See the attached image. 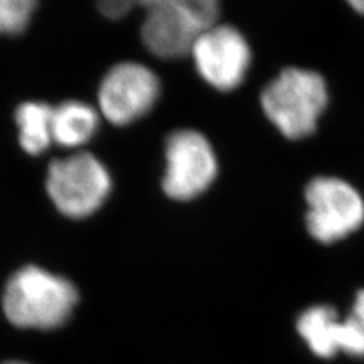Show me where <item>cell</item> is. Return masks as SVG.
I'll return each mask as SVG.
<instances>
[{
    "label": "cell",
    "instance_id": "obj_6",
    "mask_svg": "<svg viewBox=\"0 0 364 364\" xmlns=\"http://www.w3.org/2000/svg\"><path fill=\"white\" fill-rule=\"evenodd\" d=\"M219 163L211 143L193 129L168 135L163 190L170 199L191 200L207 191L218 178Z\"/></svg>",
    "mask_w": 364,
    "mask_h": 364
},
{
    "label": "cell",
    "instance_id": "obj_12",
    "mask_svg": "<svg viewBox=\"0 0 364 364\" xmlns=\"http://www.w3.org/2000/svg\"><path fill=\"white\" fill-rule=\"evenodd\" d=\"M37 4L32 0H0V33H17L28 26Z\"/></svg>",
    "mask_w": 364,
    "mask_h": 364
},
{
    "label": "cell",
    "instance_id": "obj_1",
    "mask_svg": "<svg viewBox=\"0 0 364 364\" xmlns=\"http://www.w3.org/2000/svg\"><path fill=\"white\" fill-rule=\"evenodd\" d=\"M328 100L323 76L298 67L284 68L259 97L264 116L289 140H302L317 129Z\"/></svg>",
    "mask_w": 364,
    "mask_h": 364
},
{
    "label": "cell",
    "instance_id": "obj_11",
    "mask_svg": "<svg viewBox=\"0 0 364 364\" xmlns=\"http://www.w3.org/2000/svg\"><path fill=\"white\" fill-rule=\"evenodd\" d=\"M53 108L40 102H26L18 107L16 122L20 129V144L31 155H38L49 147L52 139Z\"/></svg>",
    "mask_w": 364,
    "mask_h": 364
},
{
    "label": "cell",
    "instance_id": "obj_5",
    "mask_svg": "<svg viewBox=\"0 0 364 364\" xmlns=\"http://www.w3.org/2000/svg\"><path fill=\"white\" fill-rule=\"evenodd\" d=\"M46 186L56 208L67 218L82 219L105 202L111 191V178L96 156L77 154L53 161Z\"/></svg>",
    "mask_w": 364,
    "mask_h": 364
},
{
    "label": "cell",
    "instance_id": "obj_9",
    "mask_svg": "<svg viewBox=\"0 0 364 364\" xmlns=\"http://www.w3.org/2000/svg\"><path fill=\"white\" fill-rule=\"evenodd\" d=\"M156 75L143 64L122 63L108 72L99 90L104 116L114 124H127L151 111L159 97Z\"/></svg>",
    "mask_w": 364,
    "mask_h": 364
},
{
    "label": "cell",
    "instance_id": "obj_8",
    "mask_svg": "<svg viewBox=\"0 0 364 364\" xmlns=\"http://www.w3.org/2000/svg\"><path fill=\"white\" fill-rule=\"evenodd\" d=\"M191 56L203 81L219 91L240 87L250 65V48L243 33L219 23L202 33Z\"/></svg>",
    "mask_w": 364,
    "mask_h": 364
},
{
    "label": "cell",
    "instance_id": "obj_2",
    "mask_svg": "<svg viewBox=\"0 0 364 364\" xmlns=\"http://www.w3.org/2000/svg\"><path fill=\"white\" fill-rule=\"evenodd\" d=\"M77 302L70 281L37 266L16 272L6 284L4 310L18 328L53 329L64 325Z\"/></svg>",
    "mask_w": 364,
    "mask_h": 364
},
{
    "label": "cell",
    "instance_id": "obj_4",
    "mask_svg": "<svg viewBox=\"0 0 364 364\" xmlns=\"http://www.w3.org/2000/svg\"><path fill=\"white\" fill-rule=\"evenodd\" d=\"M305 202L306 230L322 245L343 240L364 223V199L341 178L316 176L305 187Z\"/></svg>",
    "mask_w": 364,
    "mask_h": 364
},
{
    "label": "cell",
    "instance_id": "obj_15",
    "mask_svg": "<svg viewBox=\"0 0 364 364\" xmlns=\"http://www.w3.org/2000/svg\"><path fill=\"white\" fill-rule=\"evenodd\" d=\"M4 364H28V363H23V361H8V363H4Z\"/></svg>",
    "mask_w": 364,
    "mask_h": 364
},
{
    "label": "cell",
    "instance_id": "obj_13",
    "mask_svg": "<svg viewBox=\"0 0 364 364\" xmlns=\"http://www.w3.org/2000/svg\"><path fill=\"white\" fill-rule=\"evenodd\" d=\"M132 4L128 0H107V2L99 4L100 13L108 18H120L129 13Z\"/></svg>",
    "mask_w": 364,
    "mask_h": 364
},
{
    "label": "cell",
    "instance_id": "obj_3",
    "mask_svg": "<svg viewBox=\"0 0 364 364\" xmlns=\"http://www.w3.org/2000/svg\"><path fill=\"white\" fill-rule=\"evenodd\" d=\"M143 6V43L149 52L166 60L191 53L199 37L218 25L220 16L215 0H149Z\"/></svg>",
    "mask_w": 364,
    "mask_h": 364
},
{
    "label": "cell",
    "instance_id": "obj_7",
    "mask_svg": "<svg viewBox=\"0 0 364 364\" xmlns=\"http://www.w3.org/2000/svg\"><path fill=\"white\" fill-rule=\"evenodd\" d=\"M299 336L314 355L333 358L338 352L352 357H364V290L355 296L346 318H338L329 305H313L296 322Z\"/></svg>",
    "mask_w": 364,
    "mask_h": 364
},
{
    "label": "cell",
    "instance_id": "obj_14",
    "mask_svg": "<svg viewBox=\"0 0 364 364\" xmlns=\"http://www.w3.org/2000/svg\"><path fill=\"white\" fill-rule=\"evenodd\" d=\"M350 8H354L358 14L364 16V0H352V2H349Z\"/></svg>",
    "mask_w": 364,
    "mask_h": 364
},
{
    "label": "cell",
    "instance_id": "obj_10",
    "mask_svg": "<svg viewBox=\"0 0 364 364\" xmlns=\"http://www.w3.org/2000/svg\"><path fill=\"white\" fill-rule=\"evenodd\" d=\"M96 111L82 102H64L53 108L52 139L61 146L75 147L87 143L97 129Z\"/></svg>",
    "mask_w": 364,
    "mask_h": 364
}]
</instances>
